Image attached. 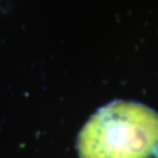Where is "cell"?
I'll use <instances>...</instances> for the list:
<instances>
[{
    "mask_svg": "<svg viewBox=\"0 0 158 158\" xmlns=\"http://www.w3.org/2000/svg\"><path fill=\"white\" fill-rule=\"evenodd\" d=\"M80 158H151L158 151V114L137 102L101 108L81 130Z\"/></svg>",
    "mask_w": 158,
    "mask_h": 158,
    "instance_id": "cell-1",
    "label": "cell"
}]
</instances>
